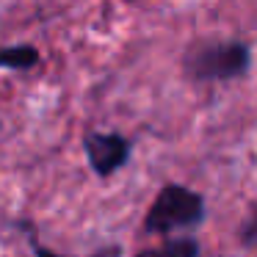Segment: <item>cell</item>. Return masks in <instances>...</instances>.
<instances>
[{
	"label": "cell",
	"mask_w": 257,
	"mask_h": 257,
	"mask_svg": "<svg viewBox=\"0 0 257 257\" xmlns=\"http://www.w3.org/2000/svg\"><path fill=\"white\" fill-rule=\"evenodd\" d=\"M251 45L235 36H199L188 42L180 58L191 83H232L251 72Z\"/></svg>",
	"instance_id": "cell-1"
},
{
	"label": "cell",
	"mask_w": 257,
	"mask_h": 257,
	"mask_svg": "<svg viewBox=\"0 0 257 257\" xmlns=\"http://www.w3.org/2000/svg\"><path fill=\"white\" fill-rule=\"evenodd\" d=\"M205 218L207 202L199 191L188 188L183 183H166L155 194L144 216V232L172 238V232H188V229L202 227Z\"/></svg>",
	"instance_id": "cell-2"
},
{
	"label": "cell",
	"mask_w": 257,
	"mask_h": 257,
	"mask_svg": "<svg viewBox=\"0 0 257 257\" xmlns=\"http://www.w3.org/2000/svg\"><path fill=\"white\" fill-rule=\"evenodd\" d=\"M83 152L86 161H89V169L97 174V177H111L119 169H124L130 163V155H133V141L127 136L116 133H102V130H89L83 136Z\"/></svg>",
	"instance_id": "cell-3"
},
{
	"label": "cell",
	"mask_w": 257,
	"mask_h": 257,
	"mask_svg": "<svg viewBox=\"0 0 257 257\" xmlns=\"http://www.w3.org/2000/svg\"><path fill=\"white\" fill-rule=\"evenodd\" d=\"M42 61L36 45L20 42V45H3L0 47V69H12V72H31Z\"/></svg>",
	"instance_id": "cell-4"
},
{
	"label": "cell",
	"mask_w": 257,
	"mask_h": 257,
	"mask_svg": "<svg viewBox=\"0 0 257 257\" xmlns=\"http://www.w3.org/2000/svg\"><path fill=\"white\" fill-rule=\"evenodd\" d=\"M199 254L202 246L194 235H172V238H163V243L141 249L136 257H199Z\"/></svg>",
	"instance_id": "cell-5"
},
{
	"label": "cell",
	"mask_w": 257,
	"mask_h": 257,
	"mask_svg": "<svg viewBox=\"0 0 257 257\" xmlns=\"http://www.w3.org/2000/svg\"><path fill=\"white\" fill-rule=\"evenodd\" d=\"M17 227L25 232V238H28L31 249H34V257H67V254H58V251L47 249V246L39 240V235H36V227H34L31 221H17ZM89 257H122V246H119V243H108V246H102V249L91 251Z\"/></svg>",
	"instance_id": "cell-6"
},
{
	"label": "cell",
	"mask_w": 257,
	"mask_h": 257,
	"mask_svg": "<svg viewBox=\"0 0 257 257\" xmlns=\"http://www.w3.org/2000/svg\"><path fill=\"white\" fill-rule=\"evenodd\" d=\"M235 240L243 251H257V202L249 207L246 218L240 221L238 232H235Z\"/></svg>",
	"instance_id": "cell-7"
}]
</instances>
